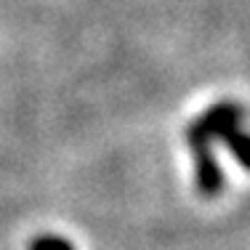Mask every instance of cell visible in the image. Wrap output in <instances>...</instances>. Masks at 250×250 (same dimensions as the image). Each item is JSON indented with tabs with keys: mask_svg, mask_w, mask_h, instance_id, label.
<instances>
[{
	"mask_svg": "<svg viewBox=\"0 0 250 250\" xmlns=\"http://www.w3.org/2000/svg\"><path fill=\"white\" fill-rule=\"evenodd\" d=\"M189 144L194 149V181H197V192L202 197H216L224 187V173L221 165L216 163V157L210 154V141L189 136Z\"/></svg>",
	"mask_w": 250,
	"mask_h": 250,
	"instance_id": "1",
	"label": "cell"
},
{
	"mask_svg": "<svg viewBox=\"0 0 250 250\" xmlns=\"http://www.w3.org/2000/svg\"><path fill=\"white\" fill-rule=\"evenodd\" d=\"M224 141H226V146H229V152L237 157V163L245 170H250V136L231 130V133L224 136Z\"/></svg>",
	"mask_w": 250,
	"mask_h": 250,
	"instance_id": "2",
	"label": "cell"
},
{
	"mask_svg": "<svg viewBox=\"0 0 250 250\" xmlns=\"http://www.w3.org/2000/svg\"><path fill=\"white\" fill-rule=\"evenodd\" d=\"M27 250H75V245L64 237H56V234H43V237H35L29 242Z\"/></svg>",
	"mask_w": 250,
	"mask_h": 250,
	"instance_id": "3",
	"label": "cell"
}]
</instances>
